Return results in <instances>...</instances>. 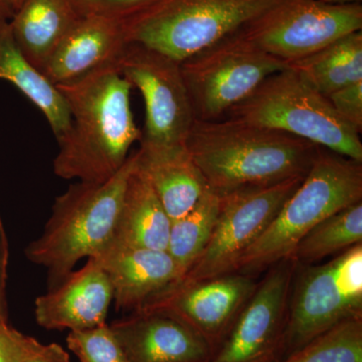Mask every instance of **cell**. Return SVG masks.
Returning <instances> with one entry per match:
<instances>
[{
    "instance_id": "obj_23",
    "label": "cell",
    "mask_w": 362,
    "mask_h": 362,
    "mask_svg": "<svg viewBox=\"0 0 362 362\" xmlns=\"http://www.w3.org/2000/svg\"><path fill=\"white\" fill-rule=\"evenodd\" d=\"M220 207L221 195L209 188L192 211L171 221L168 252L180 269L181 277L209 244Z\"/></svg>"
},
{
    "instance_id": "obj_5",
    "label": "cell",
    "mask_w": 362,
    "mask_h": 362,
    "mask_svg": "<svg viewBox=\"0 0 362 362\" xmlns=\"http://www.w3.org/2000/svg\"><path fill=\"white\" fill-rule=\"evenodd\" d=\"M282 0H152L120 16L126 44L181 63L257 20Z\"/></svg>"
},
{
    "instance_id": "obj_29",
    "label": "cell",
    "mask_w": 362,
    "mask_h": 362,
    "mask_svg": "<svg viewBox=\"0 0 362 362\" xmlns=\"http://www.w3.org/2000/svg\"><path fill=\"white\" fill-rule=\"evenodd\" d=\"M9 246L4 223L0 218V320L8 321L6 285L8 269Z\"/></svg>"
},
{
    "instance_id": "obj_32",
    "label": "cell",
    "mask_w": 362,
    "mask_h": 362,
    "mask_svg": "<svg viewBox=\"0 0 362 362\" xmlns=\"http://www.w3.org/2000/svg\"><path fill=\"white\" fill-rule=\"evenodd\" d=\"M80 16L98 13L101 0H68Z\"/></svg>"
},
{
    "instance_id": "obj_31",
    "label": "cell",
    "mask_w": 362,
    "mask_h": 362,
    "mask_svg": "<svg viewBox=\"0 0 362 362\" xmlns=\"http://www.w3.org/2000/svg\"><path fill=\"white\" fill-rule=\"evenodd\" d=\"M150 1L152 0H101L98 13L120 18L149 4Z\"/></svg>"
},
{
    "instance_id": "obj_1",
    "label": "cell",
    "mask_w": 362,
    "mask_h": 362,
    "mask_svg": "<svg viewBox=\"0 0 362 362\" xmlns=\"http://www.w3.org/2000/svg\"><path fill=\"white\" fill-rule=\"evenodd\" d=\"M56 87L68 105L71 122L58 140L54 173L83 182L110 180L142 137L131 110L132 85L112 64Z\"/></svg>"
},
{
    "instance_id": "obj_25",
    "label": "cell",
    "mask_w": 362,
    "mask_h": 362,
    "mask_svg": "<svg viewBox=\"0 0 362 362\" xmlns=\"http://www.w3.org/2000/svg\"><path fill=\"white\" fill-rule=\"evenodd\" d=\"M283 362H362V318L338 324Z\"/></svg>"
},
{
    "instance_id": "obj_6",
    "label": "cell",
    "mask_w": 362,
    "mask_h": 362,
    "mask_svg": "<svg viewBox=\"0 0 362 362\" xmlns=\"http://www.w3.org/2000/svg\"><path fill=\"white\" fill-rule=\"evenodd\" d=\"M230 118L288 133L362 162L361 131L346 122L329 99L289 65L228 112Z\"/></svg>"
},
{
    "instance_id": "obj_12",
    "label": "cell",
    "mask_w": 362,
    "mask_h": 362,
    "mask_svg": "<svg viewBox=\"0 0 362 362\" xmlns=\"http://www.w3.org/2000/svg\"><path fill=\"white\" fill-rule=\"evenodd\" d=\"M257 286L249 275L242 273L201 282H176L138 309L175 317L204 339L221 332L237 319Z\"/></svg>"
},
{
    "instance_id": "obj_9",
    "label": "cell",
    "mask_w": 362,
    "mask_h": 362,
    "mask_svg": "<svg viewBox=\"0 0 362 362\" xmlns=\"http://www.w3.org/2000/svg\"><path fill=\"white\" fill-rule=\"evenodd\" d=\"M361 30V4L282 0L238 33L290 65Z\"/></svg>"
},
{
    "instance_id": "obj_20",
    "label": "cell",
    "mask_w": 362,
    "mask_h": 362,
    "mask_svg": "<svg viewBox=\"0 0 362 362\" xmlns=\"http://www.w3.org/2000/svg\"><path fill=\"white\" fill-rule=\"evenodd\" d=\"M81 18L68 0H23L9 23L21 51L42 71Z\"/></svg>"
},
{
    "instance_id": "obj_34",
    "label": "cell",
    "mask_w": 362,
    "mask_h": 362,
    "mask_svg": "<svg viewBox=\"0 0 362 362\" xmlns=\"http://www.w3.org/2000/svg\"><path fill=\"white\" fill-rule=\"evenodd\" d=\"M322 1L332 4H361V0H322Z\"/></svg>"
},
{
    "instance_id": "obj_13",
    "label": "cell",
    "mask_w": 362,
    "mask_h": 362,
    "mask_svg": "<svg viewBox=\"0 0 362 362\" xmlns=\"http://www.w3.org/2000/svg\"><path fill=\"white\" fill-rule=\"evenodd\" d=\"M296 266L294 259H286L270 267L211 362H261L270 354L286 317Z\"/></svg>"
},
{
    "instance_id": "obj_10",
    "label": "cell",
    "mask_w": 362,
    "mask_h": 362,
    "mask_svg": "<svg viewBox=\"0 0 362 362\" xmlns=\"http://www.w3.org/2000/svg\"><path fill=\"white\" fill-rule=\"evenodd\" d=\"M304 177L221 195L220 213L209 244L177 282H201L237 273L242 255L265 232Z\"/></svg>"
},
{
    "instance_id": "obj_11",
    "label": "cell",
    "mask_w": 362,
    "mask_h": 362,
    "mask_svg": "<svg viewBox=\"0 0 362 362\" xmlns=\"http://www.w3.org/2000/svg\"><path fill=\"white\" fill-rule=\"evenodd\" d=\"M114 66L144 99L145 126L140 143L185 145L195 116L180 63L144 45L126 44Z\"/></svg>"
},
{
    "instance_id": "obj_28",
    "label": "cell",
    "mask_w": 362,
    "mask_h": 362,
    "mask_svg": "<svg viewBox=\"0 0 362 362\" xmlns=\"http://www.w3.org/2000/svg\"><path fill=\"white\" fill-rule=\"evenodd\" d=\"M333 108L357 130L362 128V81L346 86L327 97Z\"/></svg>"
},
{
    "instance_id": "obj_35",
    "label": "cell",
    "mask_w": 362,
    "mask_h": 362,
    "mask_svg": "<svg viewBox=\"0 0 362 362\" xmlns=\"http://www.w3.org/2000/svg\"><path fill=\"white\" fill-rule=\"evenodd\" d=\"M23 0H14V9H18L21 4H23Z\"/></svg>"
},
{
    "instance_id": "obj_4",
    "label": "cell",
    "mask_w": 362,
    "mask_h": 362,
    "mask_svg": "<svg viewBox=\"0 0 362 362\" xmlns=\"http://www.w3.org/2000/svg\"><path fill=\"white\" fill-rule=\"evenodd\" d=\"M362 202V162L319 149L301 185L281 207L265 232L240 257L237 273L254 274L286 259L312 228Z\"/></svg>"
},
{
    "instance_id": "obj_27",
    "label": "cell",
    "mask_w": 362,
    "mask_h": 362,
    "mask_svg": "<svg viewBox=\"0 0 362 362\" xmlns=\"http://www.w3.org/2000/svg\"><path fill=\"white\" fill-rule=\"evenodd\" d=\"M39 343L14 329L8 321L0 320V362H23Z\"/></svg>"
},
{
    "instance_id": "obj_3",
    "label": "cell",
    "mask_w": 362,
    "mask_h": 362,
    "mask_svg": "<svg viewBox=\"0 0 362 362\" xmlns=\"http://www.w3.org/2000/svg\"><path fill=\"white\" fill-rule=\"evenodd\" d=\"M135 162L134 152L110 180L78 181L57 197L42 233L25 247L26 258L47 269L49 289L111 242Z\"/></svg>"
},
{
    "instance_id": "obj_2",
    "label": "cell",
    "mask_w": 362,
    "mask_h": 362,
    "mask_svg": "<svg viewBox=\"0 0 362 362\" xmlns=\"http://www.w3.org/2000/svg\"><path fill=\"white\" fill-rule=\"evenodd\" d=\"M185 146L218 195L308 173L320 146L288 133L228 118L195 120Z\"/></svg>"
},
{
    "instance_id": "obj_18",
    "label": "cell",
    "mask_w": 362,
    "mask_h": 362,
    "mask_svg": "<svg viewBox=\"0 0 362 362\" xmlns=\"http://www.w3.org/2000/svg\"><path fill=\"white\" fill-rule=\"evenodd\" d=\"M136 168L145 176L171 221L194 209L209 189L185 145L142 144L135 152Z\"/></svg>"
},
{
    "instance_id": "obj_21",
    "label": "cell",
    "mask_w": 362,
    "mask_h": 362,
    "mask_svg": "<svg viewBox=\"0 0 362 362\" xmlns=\"http://www.w3.org/2000/svg\"><path fill=\"white\" fill-rule=\"evenodd\" d=\"M0 80L8 81L47 118L57 140L71 127L68 105L54 84L35 68L14 40L9 20L0 16Z\"/></svg>"
},
{
    "instance_id": "obj_14",
    "label": "cell",
    "mask_w": 362,
    "mask_h": 362,
    "mask_svg": "<svg viewBox=\"0 0 362 362\" xmlns=\"http://www.w3.org/2000/svg\"><path fill=\"white\" fill-rule=\"evenodd\" d=\"M113 290L96 259L73 271L59 285L35 299V317L49 330H86L107 323Z\"/></svg>"
},
{
    "instance_id": "obj_15",
    "label": "cell",
    "mask_w": 362,
    "mask_h": 362,
    "mask_svg": "<svg viewBox=\"0 0 362 362\" xmlns=\"http://www.w3.org/2000/svg\"><path fill=\"white\" fill-rule=\"evenodd\" d=\"M110 327L129 362H202L206 357L204 338L163 312L138 309Z\"/></svg>"
},
{
    "instance_id": "obj_8",
    "label": "cell",
    "mask_w": 362,
    "mask_h": 362,
    "mask_svg": "<svg viewBox=\"0 0 362 362\" xmlns=\"http://www.w3.org/2000/svg\"><path fill=\"white\" fill-rule=\"evenodd\" d=\"M295 282L286 332L297 350L338 324L362 318V243L305 269Z\"/></svg>"
},
{
    "instance_id": "obj_19",
    "label": "cell",
    "mask_w": 362,
    "mask_h": 362,
    "mask_svg": "<svg viewBox=\"0 0 362 362\" xmlns=\"http://www.w3.org/2000/svg\"><path fill=\"white\" fill-rule=\"evenodd\" d=\"M170 226L165 209L148 180L136 168L135 162L110 243L168 251Z\"/></svg>"
},
{
    "instance_id": "obj_17",
    "label": "cell",
    "mask_w": 362,
    "mask_h": 362,
    "mask_svg": "<svg viewBox=\"0 0 362 362\" xmlns=\"http://www.w3.org/2000/svg\"><path fill=\"white\" fill-rule=\"evenodd\" d=\"M125 45L116 16H82L52 52L42 73L52 84H63L115 63Z\"/></svg>"
},
{
    "instance_id": "obj_16",
    "label": "cell",
    "mask_w": 362,
    "mask_h": 362,
    "mask_svg": "<svg viewBox=\"0 0 362 362\" xmlns=\"http://www.w3.org/2000/svg\"><path fill=\"white\" fill-rule=\"evenodd\" d=\"M110 280L116 308L136 310L181 278L168 251L109 243L93 257Z\"/></svg>"
},
{
    "instance_id": "obj_7",
    "label": "cell",
    "mask_w": 362,
    "mask_h": 362,
    "mask_svg": "<svg viewBox=\"0 0 362 362\" xmlns=\"http://www.w3.org/2000/svg\"><path fill=\"white\" fill-rule=\"evenodd\" d=\"M288 66L238 32L180 63L195 120L202 121L220 120Z\"/></svg>"
},
{
    "instance_id": "obj_30",
    "label": "cell",
    "mask_w": 362,
    "mask_h": 362,
    "mask_svg": "<svg viewBox=\"0 0 362 362\" xmlns=\"http://www.w3.org/2000/svg\"><path fill=\"white\" fill-rule=\"evenodd\" d=\"M23 362H71V359L61 345L57 343L47 345L39 343Z\"/></svg>"
},
{
    "instance_id": "obj_33",
    "label": "cell",
    "mask_w": 362,
    "mask_h": 362,
    "mask_svg": "<svg viewBox=\"0 0 362 362\" xmlns=\"http://www.w3.org/2000/svg\"><path fill=\"white\" fill-rule=\"evenodd\" d=\"M14 13V0H0V16L11 21Z\"/></svg>"
},
{
    "instance_id": "obj_22",
    "label": "cell",
    "mask_w": 362,
    "mask_h": 362,
    "mask_svg": "<svg viewBox=\"0 0 362 362\" xmlns=\"http://www.w3.org/2000/svg\"><path fill=\"white\" fill-rule=\"evenodd\" d=\"M325 97L362 81V32L350 33L303 59L290 64Z\"/></svg>"
},
{
    "instance_id": "obj_24",
    "label": "cell",
    "mask_w": 362,
    "mask_h": 362,
    "mask_svg": "<svg viewBox=\"0 0 362 362\" xmlns=\"http://www.w3.org/2000/svg\"><path fill=\"white\" fill-rule=\"evenodd\" d=\"M362 243V202L337 211L300 240L291 259L311 264Z\"/></svg>"
},
{
    "instance_id": "obj_26",
    "label": "cell",
    "mask_w": 362,
    "mask_h": 362,
    "mask_svg": "<svg viewBox=\"0 0 362 362\" xmlns=\"http://www.w3.org/2000/svg\"><path fill=\"white\" fill-rule=\"evenodd\" d=\"M66 344L81 362H129L107 323L90 329L70 331Z\"/></svg>"
}]
</instances>
